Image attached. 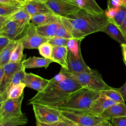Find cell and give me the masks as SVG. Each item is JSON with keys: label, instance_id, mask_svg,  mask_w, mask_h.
Masks as SVG:
<instances>
[{"label": "cell", "instance_id": "f907efd6", "mask_svg": "<svg viewBox=\"0 0 126 126\" xmlns=\"http://www.w3.org/2000/svg\"><path fill=\"white\" fill-rule=\"evenodd\" d=\"M39 0V1H42V2H45L47 0Z\"/></svg>", "mask_w": 126, "mask_h": 126}, {"label": "cell", "instance_id": "60d3db41", "mask_svg": "<svg viewBox=\"0 0 126 126\" xmlns=\"http://www.w3.org/2000/svg\"><path fill=\"white\" fill-rule=\"evenodd\" d=\"M116 90L121 94L124 101H126V81L121 87L117 88Z\"/></svg>", "mask_w": 126, "mask_h": 126}, {"label": "cell", "instance_id": "6da1fadb", "mask_svg": "<svg viewBox=\"0 0 126 126\" xmlns=\"http://www.w3.org/2000/svg\"><path fill=\"white\" fill-rule=\"evenodd\" d=\"M60 21L73 38L81 40L89 34L102 32L109 22L104 13L96 14L83 9L66 17H60Z\"/></svg>", "mask_w": 126, "mask_h": 126}, {"label": "cell", "instance_id": "d6986e66", "mask_svg": "<svg viewBox=\"0 0 126 126\" xmlns=\"http://www.w3.org/2000/svg\"><path fill=\"white\" fill-rule=\"evenodd\" d=\"M25 69H26L23 66V67L17 71L13 76L10 81L6 86L4 91L1 94H0V103L8 99V92L11 87L23 82L27 73L25 71Z\"/></svg>", "mask_w": 126, "mask_h": 126}, {"label": "cell", "instance_id": "b9f144b4", "mask_svg": "<svg viewBox=\"0 0 126 126\" xmlns=\"http://www.w3.org/2000/svg\"><path fill=\"white\" fill-rule=\"evenodd\" d=\"M53 126H77L72 123L65 121L63 120H61L59 122L53 124Z\"/></svg>", "mask_w": 126, "mask_h": 126}, {"label": "cell", "instance_id": "ac0fdd59", "mask_svg": "<svg viewBox=\"0 0 126 126\" xmlns=\"http://www.w3.org/2000/svg\"><path fill=\"white\" fill-rule=\"evenodd\" d=\"M75 4L80 9L87 12L99 14L104 13L95 0H69Z\"/></svg>", "mask_w": 126, "mask_h": 126}, {"label": "cell", "instance_id": "9c48e42d", "mask_svg": "<svg viewBox=\"0 0 126 126\" xmlns=\"http://www.w3.org/2000/svg\"><path fill=\"white\" fill-rule=\"evenodd\" d=\"M32 105L36 121L40 123L53 125L62 120L53 108L37 104Z\"/></svg>", "mask_w": 126, "mask_h": 126}, {"label": "cell", "instance_id": "ba28073f", "mask_svg": "<svg viewBox=\"0 0 126 126\" xmlns=\"http://www.w3.org/2000/svg\"><path fill=\"white\" fill-rule=\"evenodd\" d=\"M29 25L23 26L8 20L0 27V35L6 36L11 40L20 41L25 35Z\"/></svg>", "mask_w": 126, "mask_h": 126}, {"label": "cell", "instance_id": "f6af8a7d", "mask_svg": "<svg viewBox=\"0 0 126 126\" xmlns=\"http://www.w3.org/2000/svg\"><path fill=\"white\" fill-rule=\"evenodd\" d=\"M92 126H112V125L110 121L105 120Z\"/></svg>", "mask_w": 126, "mask_h": 126}, {"label": "cell", "instance_id": "603a6c76", "mask_svg": "<svg viewBox=\"0 0 126 126\" xmlns=\"http://www.w3.org/2000/svg\"><path fill=\"white\" fill-rule=\"evenodd\" d=\"M60 20V17L53 13L39 14L31 16V23L35 27H37L58 21Z\"/></svg>", "mask_w": 126, "mask_h": 126}, {"label": "cell", "instance_id": "8fae6325", "mask_svg": "<svg viewBox=\"0 0 126 126\" xmlns=\"http://www.w3.org/2000/svg\"><path fill=\"white\" fill-rule=\"evenodd\" d=\"M115 103H116L100 93V96L93 101L87 111L83 113L95 116H100L106 109Z\"/></svg>", "mask_w": 126, "mask_h": 126}, {"label": "cell", "instance_id": "836d02e7", "mask_svg": "<svg viewBox=\"0 0 126 126\" xmlns=\"http://www.w3.org/2000/svg\"><path fill=\"white\" fill-rule=\"evenodd\" d=\"M69 39L55 36L49 39L48 42L54 46H66Z\"/></svg>", "mask_w": 126, "mask_h": 126}, {"label": "cell", "instance_id": "e575fe53", "mask_svg": "<svg viewBox=\"0 0 126 126\" xmlns=\"http://www.w3.org/2000/svg\"><path fill=\"white\" fill-rule=\"evenodd\" d=\"M55 36L63 37V38H67V39L73 38L72 37L70 33H69V32L63 25V24L62 23H61V25L59 26V27L57 30V32Z\"/></svg>", "mask_w": 126, "mask_h": 126}, {"label": "cell", "instance_id": "f35d334b", "mask_svg": "<svg viewBox=\"0 0 126 126\" xmlns=\"http://www.w3.org/2000/svg\"><path fill=\"white\" fill-rule=\"evenodd\" d=\"M11 41L12 40L6 36L0 35V52L3 50Z\"/></svg>", "mask_w": 126, "mask_h": 126}, {"label": "cell", "instance_id": "3957f363", "mask_svg": "<svg viewBox=\"0 0 126 126\" xmlns=\"http://www.w3.org/2000/svg\"><path fill=\"white\" fill-rule=\"evenodd\" d=\"M100 96V92L83 88L71 95L57 109L63 110L84 112Z\"/></svg>", "mask_w": 126, "mask_h": 126}, {"label": "cell", "instance_id": "83f0119b", "mask_svg": "<svg viewBox=\"0 0 126 126\" xmlns=\"http://www.w3.org/2000/svg\"><path fill=\"white\" fill-rule=\"evenodd\" d=\"M82 40L75 38L69 39L66 44V47L68 50L76 57L81 58H83L81 53L80 44Z\"/></svg>", "mask_w": 126, "mask_h": 126}, {"label": "cell", "instance_id": "5b68a950", "mask_svg": "<svg viewBox=\"0 0 126 126\" xmlns=\"http://www.w3.org/2000/svg\"><path fill=\"white\" fill-rule=\"evenodd\" d=\"M54 109L62 120L77 126H92L105 120L100 116H93L81 112Z\"/></svg>", "mask_w": 126, "mask_h": 126}, {"label": "cell", "instance_id": "7402d4cb", "mask_svg": "<svg viewBox=\"0 0 126 126\" xmlns=\"http://www.w3.org/2000/svg\"><path fill=\"white\" fill-rule=\"evenodd\" d=\"M102 32L106 33L120 45L126 43V39L120 28L110 21L104 28Z\"/></svg>", "mask_w": 126, "mask_h": 126}, {"label": "cell", "instance_id": "cb8c5ba5", "mask_svg": "<svg viewBox=\"0 0 126 126\" xmlns=\"http://www.w3.org/2000/svg\"><path fill=\"white\" fill-rule=\"evenodd\" d=\"M6 17L7 20L13 21L23 26L28 25L31 23V16L24 7L14 14Z\"/></svg>", "mask_w": 126, "mask_h": 126}, {"label": "cell", "instance_id": "f1b7e54d", "mask_svg": "<svg viewBox=\"0 0 126 126\" xmlns=\"http://www.w3.org/2000/svg\"><path fill=\"white\" fill-rule=\"evenodd\" d=\"M24 49L21 41H20L19 43L12 53L9 62L18 63L22 61L25 59L26 55L23 54Z\"/></svg>", "mask_w": 126, "mask_h": 126}, {"label": "cell", "instance_id": "8992f818", "mask_svg": "<svg viewBox=\"0 0 126 126\" xmlns=\"http://www.w3.org/2000/svg\"><path fill=\"white\" fill-rule=\"evenodd\" d=\"M24 94L16 99H7L0 103V123L3 122L12 117L24 115L21 106Z\"/></svg>", "mask_w": 126, "mask_h": 126}, {"label": "cell", "instance_id": "bcb514c9", "mask_svg": "<svg viewBox=\"0 0 126 126\" xmlns=\"http://www.w3.org/2000/svg\"><path fill=\"white\" fill-rule=\"evenodd\" d=\"M121 29L123 34H124L125 38L126 39V17L121 27H119Z\"/></svg>", "mask_w": 126, "mask_h": 126}, {"label": "cell", "instance_id": "44dd1931", "mask_svg": "<svg viewBox=\"0 0 126 126\" xmlns=\"http://www.w3.org/2000/svg\"><path fill=\"white\" fill-rule=\"evenodd\" d=\"M53 63L51 59L37 57H30L27 59H24L23 64L25 69L44 67L47 68L49 64Z\"/></svg>", "mask_w": 126, "mask_h": 126}, {"label": "cell", "instance_id": "ffe728a7", "mask_svg": "<svg viewBox=\"0 0 126 126\" xmlns=\"http://www.w3.org/2000/svg\"><path fill=\"white\" fill-rule=\"evenodd\" d=\"M60 20L46 25L36 27L37 33L41 36L50 39L56 36L57 30L61 25Z\"/></svg>", "mask_w": 126, "mask_h": 126}, {"label": "cell", "instance_id": "277c9868", "mask_svg": "<svg viewBox=\"0 0 126 126\" xmlns=\"http://www.w3.org/2000/svg\"><path fill=\"white\" fill-rule=\"evenodd\" d=\"M60 71L64 73L66 76L76 81L84 88L94 91L101 92L112 88L105 83L101 74L95 69H94L91 72L74 73L61 68Z\"/></svg>", "mask_w": 126, "mask_h": 126}, {"label": "cell", "instance_id": "484cf974", "mask_svg": "<svg viewBox=\"0 0 126 126\" xmlns=\"http://www.w3.org/2000/svg\"><path fill=\"white\" fill-rule=\"evenodd\" d=\"M101 94L107 97L115 103H125L121 94L116 90V88H111V89L103 90L100 92Z\"/></svg>", "mask_w": 126, "mask_h": 126}, {"label": "cell", "instance_id": "e0dca14e", "mask_svg": "<svg viewBox=\"0 0 126 126\" xmlns=\"http://www.w3.org/2000/svg\"><path fill=\"white\" fill-rule=\"evenodd\" d=\"M68 52L66 46H54L51 60L61 65L62 68L67 70Z\"/></svg>", "mask_w": 126, "mask_h": 126}, {"label": "cell", "instance_id": "9a60e30c", "mask_svg": "<svg viewBox=\"0 0 126 126\" xmlns=\"http://www.w3.org/2000/svg\"><path fill=\"white\" fill-rule=\"evenodd\" d=\"M23 7L26 9L31 16L39 14L52 13L45 2L38 0L25 1Z\"/></svg>", "mask_w": 126, "mask_h": 126}, {"label": "cell", "instance_id": "7a4b0ae2", "mask_svg": "<svg viewBox=\"0 0 126 126\" xmlns=\"http://www.w3.org/2000/svg\"><path fill=\"white\" fill-rule=\"evenodd\" d=\"M83 88L76 81L68 76L62 81H57L52 78L46 88L30 99L28 104L58 108L71 95Z\"/></svg>", "mask_w": 126, "mask_h": 126}, {"label": "cell", "instance_id": "4316f807", "mask_svg": "<svg viewBox=\"0 0 126 126\" xmlns=\"http://www.w3.org/2000/svg\"><path fill=\"white\" fill-rule=\"evenodd\" d=\"M28 123V119L25 114L18 116L12 117L6 121L0 123V126H20L27 124Z\"/></svg>", "mask_w": 126, "mask_h": 126}, {"label": "cell", "instance_id": "d4e9b609", "mask_svg": "<svg viewBox=\"0 0 126 126\" xmlns=\"http://www.w3.org/2000/svg\"><path fill=\"white\" fill-rule=\"evenodd\" d=\"M20 41H11L0 52V66H3L10 62L12 53Z\"/></svg>", "mask_w": 126, "mask_h": 126}, {"label": "cell", "instance_id": "5bb4252c", "mask_svg": "<svg viewBox=\"0 0 126 126\" xmlns=\"http://www.w3.org/2000/svg\"><path fill=\"white\" fill-rule=\"evenodd\" d=\"M24 60L18 63L9 62L2 66L4 74L2 81L0 82V94H1L4 91L14 74L23 67V62Z\"/></svg>", "mask_w": 126, "mask_h": 126}, {"label": "cell", "instance_id": "ab89813d", "mask_svg": "<svg viewBox=\"0 0 126 126\" xmlns=\"http://www.w3.org/2000/svg\"><path fill=\"white\" fill-rule=\"evenodd\" d=\"M123 5L121 0H107V7H120Z\"/></svg>", "mask_w": 126, "mask_h": 126}, {"label": "cell", "instance_id": "7bdbcfd3", "mask_svg": "<svg viewBox=\"0 0 126 126\" xmlns=\"http://www.w3.org/2000/svg\"><path fill=\"white\" fill-rule=\"evenodd\" d=\"M66 78H67V76L64 73L60 71L58 74L56 75L52 78L57 81H62L63 80H65Z\"/></svg>", "mask_w": 126, "mask_h": 126}, {"label": "cell", "instance_id": "c3c4849f", "mask_svg": "<svg viewBox=\"0 0 126 126\" xmlns=\"http://www.w3.org/2000/svg\"><path fill=\"white\" fill-rule=\"evenodd\" d=\"M36 126H53V125L43 124V123H40L37 121H36Z\"/></svg>", "mask_w": 126, "mask_h": 126}, {"label": "cell", "instance_id": "30bf717a", "mask_svg": "<svg viewBox=\"0 0 126 126\" xmlns=\"http://www.w3.org/2000/svg\"><path fill=\"white\" fill-rule=\"evenodd\" d=\"M49 39L40 35L37 32L36 27L30 23L27 32L20 40L25 49H38L42 43L47 42Z\"/></svg>", "mask_w": 126, "mask_h": 126}, {"label": "cell", "instance_id": "74e56055", "mask_svg": "<svg viewBox=\"0 0 126 126\" xmlns=\"http://www.w3.org/2000/svg\"><path fill=\"white\" fill-rule=\"evenodd\" d=\"M24 2V0H0V3L17 5L22 6H23Z\"/></svg>", "mask_w": 126, "mask_h": 126}, {"label": "cell", "instance_id": "2e32d148", "mask_svg": "<svg viewBox=\"0 0 126 126\" xmlns=\"http://www.w3.org/2000/svg\"><path fill=\"white\" fill-rule=\"evenodd\" d=\"M125 116H126V104L125 103H117L106 109L100 117L111 121L114 118Z\"/></svg>", "mask_w": 126, "mask_h": 126}, {"label": "cell", "instance_id": "d6a6232c", "mask_svg": "<svg viewBox=\"0 0 126 126\" xmlns=\"http://www.w3.org/2000/svg\"><path fill=\"white\" fill-rule=\"evenodd\" d=\"M126 17V7L122 5L116 14L115 17L112 20H109L110 22L113 23L118 27H120L123 24Z\"/></svg>", "mask_w": 126, "mask_h": 126}, {"label": "cell", "instance_id": "52a82bcc", "mask_svg": "<svg viewBox=\"0 0 126 126\" xmlns=\"http://www.w3.org/2000/svg\"><path fill=\"white\" fill-rule=\"evenodd\" d=\"M45 3L53 13L60 17L74 14L81 9L69 0H48Z\"/></svg>", "mask_w": 126, "mask_h": 126}, {"label": "cell", "instance_id": "7dc6e473", "mask_svg": "<svg viewBox=\"0 0 126 126\" xmlns=\"http://www.w3.org/2000/svg\"><path fill=\"white\" fill-rule=\"evenodd\" d=\"M4 70L2 66H0V82L2 81L4 76Z\"/></svg>", "mask_w": 126, "mask_h": 126}, {"label": "cell", "instance_id": "7c38bea8", "mask_svg": "<svg viewBox=\"0 0 126 126\" xmlns=\"http://www.w3.org/2000/svg\"><path fill=\"white\" fill-rule=\"evenodd\" d=\"M67 70H66L71 73L91 72L94 70L88 66L83 58H79L76 57L69 50L67 56Z\"/></svg>", "mask_w": 126, "mask_h": 126}, {"label": "cell", "instance_id": "681fc988", "mask_svg": "<svg viewBox=\"0 0 126 126\" xmlns=\"http://www.w3.org/2000/svg\"><path fill=\"white\" fill-rule=\"evenodd\" d=\"M123 2V5L126 7V0H121Z\"/></svg>", "mask_w": 126, "mask_h": 126}, {"label": "cell", "instance_id": "8d00e7d4", "mask_svg": "<svg viewBox=\"0 0 126 126\" xmlns=\"http://www.w3.org/2000/svg\"><path fill=\"white\" fill-rule=\"evenodd\" d=\"M112 126H126V116L114 118L111 121Z\"/></svg>", "mask_w": 126, "mask_h": 126}, {"label": "cell", "instance_id": "1f68e13d", "mask_svg": "<svg viewBox=\"0 0 126 126\" xmlns=\"http://www.w3.org/2000/svg\"><path fill=\"white\" fill-rule=\"evenodd\" d=\"M39 53L43 58L51 59L53 46L48 41L42 43L38 48Z\"/></svg>", "mask_w": 126, "mask_h": 126}, {"label": "cell", "instance_id": "ee69618b", "mask_svg": "<svg viewBox=\"0 0 126 126\" xmlns=\"http://www.w3.org/2000/svg\"><path fill=\"white\" fill-rule=\"evenodd\" d=\"M121 47L122 49V53L123 56V61L126 66V43L121 44Z\"/></svg>", "mask_w": 126, "mask_h": 126}, {"label": "cell", "instance_id": "816d5d0a", "mask_svg": "<svg viewBox=\"0 0 126 126\" xmlns=\"http://www.w3.org/2000/svg\"><path fill=\"white\" fill-rule=\"evenodd\" d=\"M25 1H32V0H24Z\"/></svg>", "mask_w": 126, "mask_h": 126}, {"label": "cell", "instance_id": "4fadbf2b", "mask_svg": "<svg viewBox=\"0 0 126 126\" xmlns=\"http://www.w3.org/2000/svg\"><path fill=\"white\" fill-rule=\"evenodd\" d=\"M50 80L44 78L32 73H26L23 81L26 87L35 90L37 93L42 92L48 85Z\"/></svg>", "mask_w": 126, "mask_h": 126}, {"label": "cell", "instance_id": "d590c367", "mask_svg": "<svg viewBox=\"0 0 126 126\" xmlns=\"http://www.w3.org/2000/svg\"><path fill=\"white\" fill-rule=\"evenodd\" d=\"M120 7L108 8L104 10V14L109 20L113 19L118 12Z\"/></svg>", "mask_w": 126, "mask_h": 126}, {"label": "cell", "instance_id": "4dcf8cb0", "mask_svg": "<svg viewBox=\"0 0 126 126\" xmlns=\"http://www.w3.org/2000/svg\"><path fill=\"white\" fill-rule=\"evenodd\" d=\"M26 87L23 83H20L11 87L8 92V98L16 99L24 94V90Z\"/></svg>", "mask_w": 126, "mask_h": 126}, {"label": "cell", "instance_id": "f546056e", "mask_svg": "<svg viewBox=\"0 0 126 126\" xmlns=\"http://www.w3.org/2000/svg\"><path fill=\"white\" fill-rule=\"evenodd\" d=\"M23 6L0 3V16H8L19 11Z\"/></svg>", "mask_w": 126, "mask_h": 126}]
</instances>
